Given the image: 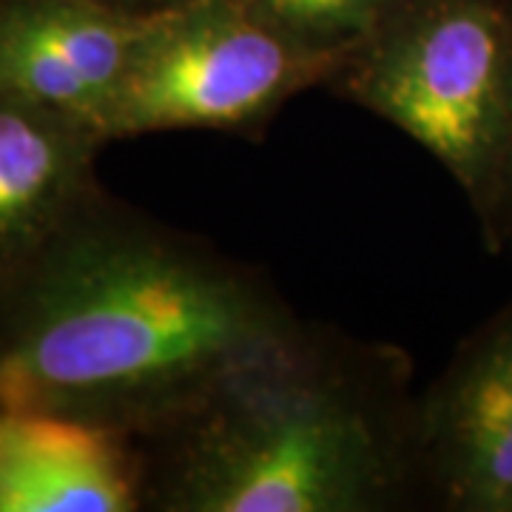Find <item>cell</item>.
<instances>
[{"label": "cell", "mask_w": 512, "mask_h": 512, "mask_svg": "<svg viewBox=\"0 0 512 512\" xmlns=\"http://www.w3.org/2000/svg\"><path fill=\"white\" fill-rule=\"evenodd\" d=\"M276 29L339 63L373 35L402 0H245Z\"/></svg>", "instance_id": "9"}, {"label": "cell", "mask_w": 512, "mask_h": 512, "mask_svg": "<svg viewBox=\"0 0 512 512\" xmlns=\"http://www.w3.org/2000/svg\"><path fill=\"white\" fill-rule=\"evenodd\" d=\"M330 83L427 148L481 217L510 111L512 0H402Z\"/></svg>", "instance_id": "3"}, {"label": "cell", "mask_w": 512, "mask_h": 512, "mask_svg": "<svg viewBox=\"0 0 512 512\" xmlns=\"http://www.w3.org/2000/svg\"><path fill=\"white\" fill-rule=\"evenodd\" d=\"M148 18L97 0H0V92L109 143L111 111Z\"/></svg>", "instance_id": "5"}, {"label": "cell", "mask_w": 512, "mask_h": 512, "mask_svg": "<svg viewBox=\"0 0 512 512\" xmlns=\"http://www.w3.org/2000/svg\"><path fill=\"white\" fill-rule=\"evenodd\" d=\"M481 222H484L487 237L493 239V245H501V242L512 245V92L507 128H504V146H501V157H498L490 200H487V208L481 211Z\"/></svg>", "instance_id": "10"}, {"label": "cell", "mask_w": 512, "mask_h": 512, "mask_svg": "<svg viewBox=\"0 0 512 512\" xmlns=\"http://www.w3.org/2000/svg\"><path fill=\"white\" fill-rule=\"evenodd\" d=\"M131 436L92 421L0 407V512H131L146 470Z\"/></svg>", "instance_id": "7"}, {"label": "cell", "mask_w": 512, "mask_h": 512, "mask_svg": "<svg viewBox=\"0 0 512 512\" xmlns=\"http://www.w3.org/2000/svg\"><path fill=\"white\" fill-rule=\"evenodd\" d=\"M421 447L447 507L512 512V308L464 348L436 387Z\"/></svg>", "instance_id": "6"}, {"label": "cell", "mask_w": 512, "mask_h": 512, "mask_svg": "<svg viewBox=\"0 0 512 512\" xmlns=\"http://www.w3.org/2000/svg\"><path fill=\"white\" fill-rule=\"evenodd\" d=\"M103 143L92 128L0 92V259L32 248L97 191Z\"/></svg>", "instance_id": "8"}, {"label": "cell", "mask_w": 512, "mask_h": 512, "mask_svg": "<svg viewBox=\"0 0 512 512\" xmlns=\"http://www.w3.org/2000/svg\"><path fill=\"white\" fill-rule=\"evenodd\" d=\"M245 0H191L146 20L109 120V140L174 128H254L339 72Z\"/></svg>", "instance_id": "4"}, {"label": "cell", "mask_w": 512, "mask_h": 512, "mask_svg": "<svg viewBox=\"0 0 512 512\" xmlns=\"http://www.w3.org/2000/svg\"><path fill=\"white\" fill-rule=\"evenodd\" d=\"M165 436V510L367 512L399 478L390 430L311 348L228 379Z\"/></svg>", "instance_id": "2"}, {"label": "cell", "mask_w": 512, "mask_h": 512, "mask_svg": "<svg viewBox=\"0 0 512 512\" xmlns=\"http://www.w3.org/2000/svg\"><path fill=\"white\" fill-rule=\"evenodd\" d=\"M97 3H106L117 12H126V15H140V18H148V15H160V12H171L177 6H185L191 0H97Z\"/></svg>", "instance_id": "11"}, {"label": "cell", "mask_w": 512, "mask_h": 512, "mask_svg": "<svg viewBox=\"0 0 512 512\" xmlns=\"http://www.w3.org/2000/svg\"><path fill=\"white\" fill-rule=\"evenodd\" d=\"M308 348L251 271L100 188L0 259V407L160 436L222 384Z\"/></svg>", "instance_id": "1"}]
</instances>
